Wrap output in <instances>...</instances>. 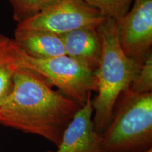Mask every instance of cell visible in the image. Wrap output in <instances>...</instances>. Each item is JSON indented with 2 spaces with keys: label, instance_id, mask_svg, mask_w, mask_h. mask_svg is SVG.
I'll return each mask as SVG.
<instances>
[{
  "label": "cell",
  "instance_id": "obj_1",
  "mask_svg": "<svg viewBox=\"0 0 152 152\" xmlns=\"http://www.w3.org/2000/svg\"><path fill=\"white\" fill-rule=\"evenodd\" d=\"M80 108L42 76L19 67L12 90L0 104V125L40 136L57 147Z\"/></svg>",
  "mask_w": 152,
  "mask_h": 152
},
{
  "label": "cell",
  "instance_id": "obj_9",
  "mask_svg": "<svg viewBox=\"0 0 152 152\" xmlns=\"http://www.w3.org/2000/svg\"><path fill=\"white\" fill-rule=\"evenodd\" d=\"M14 42L28 56L39 59L66 55L61 36L39 30L16 28Z\"/></svg>",
  "mask_w": 152,
  "mask_h": 152
},
{
  "label": "cell",
  "instance_id": "obj_6",
  "mask_svg": "<svg viewBox=\"0 0 152 152\" xmlns=\"http://www.w3.org/2000/svg\"><path fill=\"white\" fill-rule=\"evenodd\" d=\"M115 23L123 52L142 65L151 52L152 0H134L127 14Z\"/></svg>",
  "mask_w": 152,
  "mask_h": 152
},
{
  "label": "cell",
  "instance_id": "obj_13",
  "mask_svg": "<svg viewBox=\"0 0 152 152\" xmlns=\"http://www.w3.org/2000/svg\"><path fill=\"white\" fill-rule=\"evenodd\" d=\"M128 89L140 94L152 92V52L146 57L137 75Z\"/></svg>",
  "mask_w": 152,
  "mask_h": 152
},
{
  "label": "cell",
  "instance_id": "obj_7",
  "mask_svg": "<svg viewBox=\"0 0 152 152\" xmlns=\"http://www.w3.org/2000/svg\"><path fill=\"white\" fill-rule=\"evenodd\" d=\"M93 113L91 95L66 127L57 149L44 152H106L102 135L94 130Z\"/></svg>",
  "mask_w": 152,
  "mask_h": 152
},
{
  "label": "cell",
  "instance_id": "obj_12",
  "mask_svg": "<svg viewBox=\"0 0 152 152\" xmlns=\"http://www.w3.org/2000/svg\"><path fill=\"white\" fill-rule=\"evenodd\" d=\"M106 18L118 20L130 9L134 0H84Z\"/></svg>",
  "mask_w": 152,
  "mask_h": 152
},
{
  "label": "cell",
  "instance_id": "obj_8",
  "mask_svg": "<svg viewBox=\"0 0 152 152\" xmlns=\"http://www.w3.org/2000/svg\"><path fill=\"white\" fill-rule=\"evenodd\" d=\"M61 38L66 56L95 73L102 52V37L98 28H79L61 35Z\"/></svg>",
  "mask_w": 152,
  "mask_h": 152
},
{
  "label": "cell",
  "instance_id": "obj_11",
  "mask_svg": "<svg viewBox=\"0 0 152 152\" xmlns=\"http://www.w3.org/2000/svg\"><path fill=\"white\" fill-rule=\"evenodd\" d=\"M56 0H9L13 9V18L18 23L39 14Z\"/></svg>",
  "mask_w": 152,
  "mask_h": 152
},
{
  "label": "cell",
  "instance_id": "obj_14",
  "mask_svg": "<svg viewBox=\"0 0 152 152\" xmlns=\"http://www.w3.org/2000/svg\"><path fill=\"white\" fill-rule=\"evenodd\" d=\"M144 152H152V148H151V149H149V150H147V151H144Z\"/></svg>",
  "mask_w": 152,
  "mask_h": 152
},
{
  "label": "cell",
  "instance_id": "obj_10",
  "mask_svg": "<svg viewBox=\"0 0 152 152\" xmlns=\"http://www.w3.org/2000/svg\"><path fill=\"white\" fill-rule=\"evenodd\" d=\"M19 67L18 47L14 39L0 35V104L12 90Z\"/></svg>",
  "mask_w": 152,
  "mask_h": 152
},
{
  "label": "cell",
  "instance_id": "obj_5",
  "mask_svg": "<svg viewBox=\"0 0 152 152\" xmlns=\"http://www.w3.org/2000/svg\"><path fill=\"white\" fill-rule=\"evenodd\" d=\"M84 0H56L39 14L17 24L16 28L65 35L82 28H98L106 20Z\"/></svg>",
  "mask_w": 152,
  "mask_h": 152
},
{
  "label": "cell",
  "instance_id": "obj_3",
  "mask_svg": "<svg viewBox=\"0 0 152 152\" xmlns=\"http://www.w3.org/2000/svg\"><path fill=\"white\" fill-rule=\"evenodd\" d=\"M101 135L106 152H144L151 149L152 92L125 90Z\"/></svg>",
  "mask_w": 152,
  "mask_h": 152
},
{
  "label": "cell",
  "instance_id": "obj_2",
  "mask_svg": "<svg viewBox=\"0 0 152 152\" xmlns=\"http://www.w3.org/2000/svg\"><path fill=\"white\" fill-rule=\"evenodd\" d=\"M98 30L102 37V52L99 66L95 72L97 95L92 99V121L95 131L102 134L111 122L119 96L130 87L141 65L123 52L115 20L107 18Z\"/></svg>",
  "mask_w": 152,
  "mask_h": 152
},
{
  "label": "cell",
  "instance_id": "obj_4",
  "mask_svg": "<svg viewBox=\"0 0 152 152\" xmlns=\"http://www.w3.org/2000/svg\"><path fill=\"white\" fill-rule=\"evenodd\" d=\"M18 61L20 67L37 73L81 106L93 91L96 92L95 73L66 55L39 59L28 56L18 47Z\"/></svg>",
  "mask_w": 152,
  "mask_h": 152
}]
</instances>
